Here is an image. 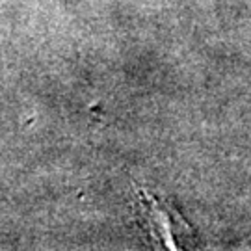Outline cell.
Segmentation results:
<instances>
[{"label":"cell","mask_w":251,"mask_h":251,"mask_svg":"<svg viewBox=\"0 0 251 251\" xmlns=\"http://www.w3.org/2000/svg\"><path fill=\"white\" fill-rule=\"evenodd\" d=\"M142 206H144V216L147 220V227L151 231L152 238L156 242L164 244V248L170 250H179L182 248V233L180 229V220L175 218V212L164 201L154 198L151 194H142Z\"/></svg>","instance_id":"1"}]
</instances>
